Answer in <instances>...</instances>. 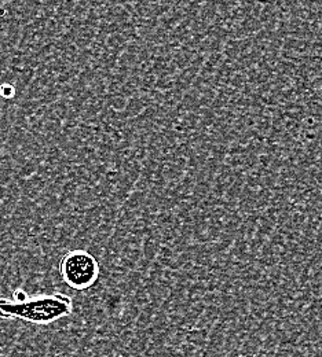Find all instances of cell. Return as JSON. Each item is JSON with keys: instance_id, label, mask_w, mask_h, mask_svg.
Wrapping results in <instances>:
<instances>
[{"instance_id": "6da1fadb", "label": "cell", "mask_w": 322, "mask_h": 357, "mask_svg": "<svg viewBox=\"0 0 322 357\" xmlns=\"http://www.w3.org/2000/svg\"><path fill=\"white\" fill-rule=\"evenodd\" d=\"M72 311L73 300L61 291L29 296L22 303L0 297V319L4 320L18 319L36 326H48L71 316Z\"/></svg>"}, {"instance_id": "3957f363", "label": "cell", "mask_w": 322, "mask_h": 357, "mask_svg": "<svg viewBox=\"0 0 322 357\" xmlns=\"http://www.w3.org/2000/svg\"><path fill=\"white\" fill-rule=\"evenodd\" d=\"M17 93L15 86L11 83H1L0 84V96L3 99H13Z\"/></svg>"}, {"instance_id": "7a4b0ae2", "label": "cell", "mask_w": 322, "mask_h": 357, "mask_svg": "<svg viewBox=\"0 0 322 357\" xmlns=\"http://www.w3.org/2000/svg\"><path fill=\"white\" fill-rule=\"evenodd\" d=\"M58 272L62 282L69 289L86 291L98 282L101 267L96 257L90 252L85 249H75L61 257Z\"/></svg>"}, {"instance_id": "277c9868", "label": "cell", "mask_w": 322, "mask_h": 357, "mask_svg": "<svg viewBox=\"0 0 322 357\" xmlns=\"http://www.w3.org/2000/svg\"><path fill=\"white\" fill-rule=\"evenodd\" d=\"M28 298H29V294L25 290H22V289H15L14 293H13V300L17 301V303H22V301H25Z\"/></svg>"}]
</instances>
